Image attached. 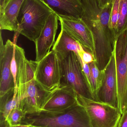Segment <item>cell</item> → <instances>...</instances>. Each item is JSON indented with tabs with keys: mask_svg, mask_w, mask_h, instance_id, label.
Returning a JSON list of instances; mask_svg holds the SVG:
<instances>
[{
	"mask_svg": "<svg viewBox=\"0 0 127 127\" xmlns=\"http://www.w3.org/2000/svg\"><path fill=\"white\" fill-rule=\"evenodd\" d=\"M30 125H17L15 126H10L8 125L6 127H30Z\"/></svg>",
	"mask_w": 127,
	"mask_h": 127,
	"instance_id": "obj_26",
	"label": "cell"
},
{
	"mask_svg": "<svg viewBox=\"0 0 127 127\" xmlns=\"http://www.w3.org/2000/svg\"><path fill=\"white\" fill-rule=\"evenodd\" d=\"M58 19L61 28L78 42L85 51L91 54L95 57L94 40L92 32L82 19L60 16H58Z\"/></svg>",
	"mask_w": 127,
	"mask_h": 127,
	"instance_id": "obj_10",
	"label": "cell"
},
{
	"mask_svg": "<svg viewBox=\"0 0 127 127\" xmlns=\"http://www.w3.org/2000/svg\"><path fill=\"white\" fill-rule=\"evenodd\" d=\"M98 1L100 6L103 8L112 3L113 0H98Z\"/></svg>",
	"mask_w": 127,
	"mask_h": 127,
	"instance_id": "obj_24",
	"label": "cell"
},
{
	"mask_svg": "<svg viewBox=\"0 0 127 127\" xmlns=\"http://www.w3.org/2000/svg\"><path fill=\"white\" fill-rule=\"evenodd\" d=\"M90 69V86L92 93L96 101L98 92L102 85L104 76L103 70L101 71L98 67L96 62L88 64Z\"/></svg>",
	"mask_w": 127,
	"mask_h": 127,
	"instance_id": "obj_18",
	"label": "cell"
},
{
	"mask_svg": "<svg viewBox=\"0 0 127 127\" xmlns=\"http://www.w3.org/2000/svg\"><path fill=\"white\" fill-rule=\"evenodd\" d=\"M53 13L42 0H24L18 16L16 32L35 42L48 18Z\"/></svg>",
	"mask_w": 127,
	"mask_h": 127,
	"instance_id": "obj_3",
	"label": "cell"
},
{
	"mask_svg": "<svg viewBox=\"0 0 127 127\" xmlns=\"http://www.w3.org/2000/svg\"><path fill=\"white\" fill-rule=\"evenodd\" d=\"M83 48L81 45L65 31L61 28V31L53 46L52 50L57 54L60 55L73 51L78 56Z\"/></svg>",
	"mask_w": 127,
	"mask_h": 127,
	"instance_id": "obj_16",
	"label": "cell"
},
{
	"mask_svg": "<svg viewBox=\"0 0 127 127\" xmlns=\"http://www.w3.org/2000/svg\"><path fill=\"white\" fill-rule=\"evenodd\" d=\"M57 54L61 69L60 86L71 88L77 96L95 100L79 57L73 51L61 55Z\"/></svg>",
	"mask_w": 127,
	"mask_h": 127,
	"instance_id": "obj_4",
	"label": "cell"
},
{
	"mask_svg": "<svg viewBox=\"0 0 127 127\" xmlns=\"http://www.w3.org/2000/svg\"><path fill=\"white\" fill-rule=\"evenodd\" d=\"M58 16L53 13L50 15L42 30L40 35L35 41L36 60L37 62L42 59L50 52L51 48L55 43L58 28Z\"/></svg>",
	"mask_w": 127,
	"mask_h": 127,
	"instance_id": "obj_13",
	"label": "cell"
},
{
	"mask_svg": "<svg viewBox=\"0 0 127 127\" xmlns=\"http://www.w3.org/2000/svg\"><path fill=\"white\" fill-rule=\"evenodd\" d=\"M115 56L119 110L122 115L127 109V29L116 38Z\"/></svg>",
	"mask_w": 127,
	"mask_h": 127,
	"instance_id": "obj_6",
	"label": "cell"
},
{
	"mask_svg": "<svg viewBox=\"0 0 127 127\" xmlns=\"http://www.w3.org/2000/svg\"><path fill=\"white\" fill-rule=\"evenodd\" d=\"M120 1V0H113L109 23L110 29L115 36V38L116 37L117 27L119 17Z\"/></svg>",
	"mask_w": 127,
	"mask_h": 127,
	"instance_id": "obj_20",
	"label": "cell"
},
{
	"mask_svg": "<svg viewBox=\"0 0 127 127\" xmlns=\"http://www.w3.org/2000/svg\"><path fill=\"white\" fill-rule=\"evenodd\" d=\"M18 35L15 34L13 42L8 39L3 43L1 32L0 35V96L15 88V81L11 72V62Z\"/></svg>",
	"mask_w": 127,
	"mask_h": 127,
	"instance_id": "obj_9",
	"label": "cell"
},
{
	"mask_svg": "<svg viewBox=\"0 0 127 127\" xmlns=\"http://www.w3.org/2000/svg\"><path fill=\"white\" fill-rule=\"evenodd\" d=\"M61 69L57 54L51 51L37 62L34 78L45 91L52 92L59 88L61 80Z\"/></svg>",
	"mask_w": 127,
	"mask_h": 127,
	"instance_id": "obj_8",
	"label": "cell"
},
{
	"mask_svg": "<svg viewBox=\"0 0 127 127\" xmlns=\"http://www.w3.org/2000/svg\"><path fill=\"white\" fill-rule=\"evenodd\" d=\"M8 0H0V13L2 12Z\"/></svg>",
	"mask_w": 127,
	"mask_h": 127,
	"instance_id": "obj_25",
	"label": "cell"
},
{
	"mask_svg": "<svg viewBox=\"0 0 127 127\" xmlns=\"http://www.w3.org/2000/svg\"><path fill=\"white\" fill-rule=\"evenodd\" d=\"M127 29V0H120L116 37Z\"/></svg>",
	"mask_w": 127,
	"mask_h": 127,
	"instance_id": "obj_19",
	"label": "cell"
},
{
	"mask_svg": "<svg viewBox=\"0 0 127 127\" xmlns=\"http://www.w3.org/2000/svg\"><path fill=\"white\" fill-rule=\"evenodd\" d=\"M78 56L81 61L84 63L88 64L93 62H96L94 56L90 53L85 51L84 48L81 51Z\"/></svg>",
	"mask_w": 127,
	"mask_h": 127,
	"instance_id": "obj_22",
	"label": "cell"
},
{
	"mask_svg": "<svg viewBox=\"0 0 127 127\" xmlns=\"http://www.w3.org/2000/svg\"><path fill=\"white\" fill-rule=\"evenodd\" d=\"M24 0H8L0 13V29L15 32L18 31V18Z\"/></svg>",
	"mask_w": 127,
	"mask_h": 127,
	"instance_id": "obj_15",
	"label": "cell"
},
{
	"mask_svg": "<svg viewBox=\"0 0 127 127\" xmlns=\"http://www.w3.org/2000/svg\"><path fill=\"white\" fill-rule=\"evenodd\" d=\"M15 57L17 66L15 89L18 108L25 115L40 111L51 92L45 91L35 80L37 62L27 59L24 49L16 44Z\"/></svg>",
	"mask_w": 127,
	"mask_h": 127,
	"instance_id": "obj_1",
	"label": "cell"
},
{
	"mask_svg": "<svg viewBox=\"0 0 127 127\" xmlns=\"http://www.w3.org/2000/svg\"></svg>",
	"mask_w": 127,
	"mask_h": 127,
	"instance_id": "obj_27",
	"label": "cell"
},
{
	"mask_svg": "<svg viewBox=\"0 0 127 127\" xmlns=\"http://www.w3.org/2000/svg\"><path fill=\"white\" fill-rule=\"evenodd\" d=\"M78 102L77 95L74 90L66 86H60L50 93L41 110L48 112L63 111Z\"/></svg>",
	"mask_w": 127,
	"mask_h": 127,
	"instance_id": "obj_12",
	"label": "cell"
},
{
	"mask_svg": "<svg viewBox=\"0 0 127 127\" xmlns=\"http://www.w3.org/2000/svg\"><path fill=\"white\" fill-rule=\"evenodd\" d=\"M103 71V80L98 92L96 101L119 110L116 62L113 53Z\"/></svg>",
	"mask_w": 127,
	"mask_h": 127,
	"instance_id": "obj_11",
	"label": "cell"
},
{
	"mask_svg": "<svg viewBox=\"0 0 127 127\" xmlns=\"http://www.w3.org/2000/svg\"><path fill=\"white\" fill-rule=\"evenodd\" d=\"M118 127H127V109L122 115Z\"/></svg>",
	"mask_w": 127,
	"mask_h": 127,
	"instance_id": "obj_23",
	"label": "cell"
},
{
	"mask_svg": "<svg viewBox=\"0 0 127 127\" xmlns=\"http://www.w3.org/2000/svg\"><path fill=\"white\" fill-rule=\"evenodd\" d=\"M22 125L36 127H92L86 110L78 102L63 111L41 110L25 114Z\"/></svg>",
	"mask_w": 127,
	"mask_h": 127,
	"instance_id": "obj_2",
	"label": "cell"
},
{
	"mask_svg": "<svg viewBox=\"0 0 127 127\" xmlns=\"http://www.w3.org/2000/svg\"><path fill=\"white\" fill-rule=\"evenodd\" d=\"M81 18L92 32L94 39L103 41L110 37L112 32L109 27L112 3L102 8L98 0H82Z\"/></svg>",
	"mask_w": 127,
	"mask_h": 127,
	"instance_id": "obj_5",
	"label": "cell"
},
{
	"mask_svg": "<svg viewBox=\"0 0 127 127\" xmlns=\"http://www.w3.org/2000/svg\"><path fill=\"white\" fill-rule=\"evenodd\" d=\"M77 99L86 110L92 127H118L122 115L119 110L95 100L80 96Z\"/></svg>",
	"mask_w": 127,
	"mask_h": 127,
	"instance_id": "obj_7",
	"label": "cell"
},
{
	"mask_svg": "<svg viewBox=\"0 0 127 127\" xmlns=\"http://www.w3.org/2000/svg\"><path fill=\"white\" fill-rule=\"evenodd\" d=\"M54 13L64 18H80L83 12L82 0H42Z\"/></svg>",
	"mask_w": 127,
	"mask_h": 127,
	"instance_id": "obj_14",
	"label": "cell"
},
{
	"mask_svg": "<svg viewBox=\"0 0 127 127\" xmlns=\"http://www.w3.org/2000/svg\"><path fill=\"white\" fill-rule=\"evenodd\" d=\"M25 113L20 108L16 107L9 113L6 119L10 126H15L22 125V120Z\"/></svg>",
	"mask_w": 127,
	"mask_h": 127,
	"instance_id": "obj_21",
	"label": "cell"
},
{
	"mask_svg": "<svg viewBox=\"0 0 127 127\" xmlns=\"http://www.w3.org/2000/svg\"><path fill=\"white\" fill-rule=\"evenodd\" d=\"M15 89H12L3 95L0 96V122H6L10 112L15 108L18 107L16 91Z\"/></svg>",
	"mask_w": 127,
	"mask_h": 127,
	"instance_id": "obj_17",
	"label": "cell"
}]
</instances>
